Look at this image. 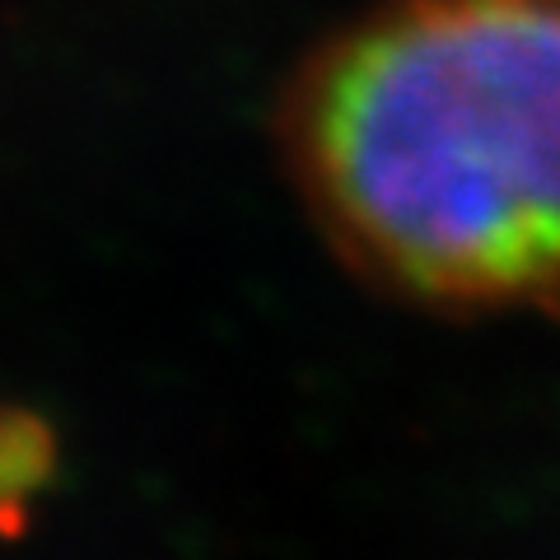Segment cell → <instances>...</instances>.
Segmentation results:
<instances>
[{"label":"cell","instance_id":"1","mask_svg":"<svg viewBox=\"0 0 560 560\" xmlns=\"http://www.w3.org/2000/svg\"><path fill=\"white\" fill-rule=\"evenodd\" d=\"M276 140L374 290L560 318V0H374L300 61Z\"/></svg>","mask_w":560,"mask_h":560},{"label":"cell","instance_id":"2","mask_svg":"<svg viewBox=\"0 0 560 560\" xmlns=\"http://www.w3.org/2000/svg\"><path fill=\"white\" fill-rule=\"evenodd\" d=\"M51 471V434L38 416L0 411V523L24 514V500Z\"/></svg>","mask_w":560,"mask_h":560}]
</instances>
